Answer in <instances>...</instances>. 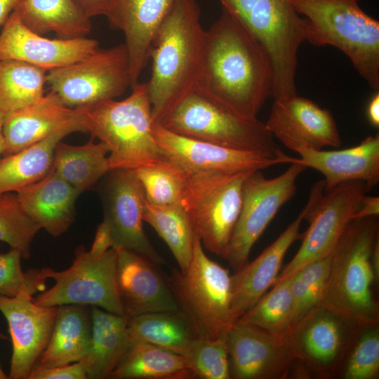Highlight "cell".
<instances>
[{
  "label": "cell",
  "instance_id": "cell-1",
  "mask_svg": "<svg viewBox=\"0 0 379 379\" xmlns=\"http://www.w3.org/2000/svg\"><path fill=\"white\" fill-rule=\"evenodd\" d=\"M273 79L272 63L266 49L222 9L206 31L198 86L234 113L255 119L272 95Z\"/></svg>",
  "mask_w": 379,
  "mask_h": 379
},
{
  "label": "cell",
  "instance_id": "cell-2",
  "mask_svg": "<svg viewBox=\"0 0 379 379\" xmlns=\"http://www.w3.org/2000/svg\"><path fill=\"white\" fill-rule=\"evenodd\" d=\"M200 16L197 0H175L154 39L147 84L155 124L199 84L206 31Z\"/></svg>",
  "mask_w": 379,
  "mask_h": 379
},
{
  "label": "cell",
  "instance_id": "cell-3",
  "mask_svg": "<svg viewBox=\"0 0 379 379\" xmlns=\"http://www.w3.org/2000/svg\"><path fill=\"white\" fill-rule=\"evenodd\" d=\"M378 232V217L354 218L348 223L333 250L328 278L319 304L364 328L379 321L371 265Z\"/></svg>",
  "mask_w": 379,
  "mask_h": 379
},
{
  "label": "cell",
  "instance_id": "cell-4",
  "mask_svg": "<svg viewBox=\"0 0 379 379\" xmlns=\"http://www.w3.org/2000/svg\"><path fill=\"white\" fill-rule=\"evenodd\" d=\"M125 99L85 107V131L109 149L110 169L135 170L165 160L154 135L147 84L138 83Z\"/></svg>",
  "mask_w": 379,
  "mask_h": 379
},
{
  "label": "cell",
  "instance_id": "cell-5",
  "mask_svg": "<svg viewBox=\"0 0 379 379\" xmlns=\"http://www.w3.org/2000/svg\"><path fill=\"white\" fill-rule=\"evenodd\" d=\"M293 5L308 21L306 41L340 50L368 86L378 89L379 22L357 0H293Z\"/></svg>",
  "mask_w": 379,
  "mask_h": 379
},
{
  "label": "cell",
  "instance_id": "cell-6",
  "mask_svg": "<svg viewBox=\"0 0 379 379\" xmlns=\"http://www.w3.org/2000/svg\"><path fill=\"white\" fill-rule=\"evenodd\" d=\"M158 124L183 136L232 149L272 158L287 156L277 146L265 123L234 113L199 86L181 98Z\"/></svg>",
  "mask_w": 379,
  "mask_h": 379
},
{
  "label": "cell",
  "instance_id": "cell-7",
  "mask_svg": "<svg viewBox=\"0 0 379 379\" xmlns=\"http://www.w3.org/2000/svg\"><path fill=\"white\" fill-rule=\"evenodd\" d=\"M264 46L271 59L274 100L296 94L298 52L306 41L308 21L293 0H219Z\"/></svg>",
  "mask_w": 379,
  "mask_h": 379
},
{
  "label": "cell",
  "instance_id": "cell-8",
  "mask_svg": "<svg viewBox=\"0 0 379 379\" xmlns=\"http://www.w3.org/2000/svg\"><path fill=\"white\" fill-rule=\"evenodd\" d=\"M178 307L197 338H227L234 324L231 314V275L210 259L195 235L187 270L173 268L165 276Z\"/></svg>",
  "mask_w": 379,
  "mask_h": 379
},
{
  "label": "cell",
  "instance_id": "cell-9",
  "mask_svg": "<svg viewBox=\"0 0 379 379\" xmlns=\"http://www.w3.org/2000/svg\"><path fill=\"white\" fill-rule=\"evenodd\" d=\"M184 173L181 205L194 234L209 252L225 258L240 213L244 182L252 172Z\"/></svg>",
  "mask_w": 379,
  "mask_h": 379
},
{
  "label": "cell",
  "instance_id": "cell-10",
  "mask_svg": "<svg viewBox=\"0 0 379 379\" xmlns=\"http://www.w3.org/2000/svg\"><path fill=\"white\" fill-rule=\"evenodd\" d=\"M46 84L70 108L91 107L121 95L131 87L124 44L98 49L86 58L47 72Z\"/></svg>",
  "mask_w": 379,
  "mask_h": 379
},
{
  "label": "cell",
  "instance_id": "cell-11",
  "mask_svg": "<svg viewBox=\"0 0 379 379\" xmlns=\"http://www.w3.org/2000/svg\"><path fill=\"white\" fill-rule=\"evenodd\" d=\"M364 328L318 305L284 334L295 357L320 378L340 375L347 357Z\"/></svg>",
  "mask_w": 379,
  "mask_h": 379
},
{
  "label": "cell",
  "instance_id": "cell-12",
  "mask_svg": "<svg viewBox=\"0 0 379 379\" xmlns=\"http://www.w3.org/2000/svg\"><path fill=\"white\" fill-rule=\"evenodd\" d=\"M117 250L113 247L101 255H95L80 246L75 250L69 268L62 271L41 269L44 277L53 279L55 284L32 300L46 307L69 304L96 306L124 315L117 288Z\"/></svg>",
  "mask_w": 379,
  "mask_h": 379
},
{
  "label": "cell",
  "instance_id": "cell-13",
  "mask_svg": "<svg viewBox=\"0 0 379 379\" xmlns=\"http://www.w3.org/2000/svg\"><path fill=\"white\" fill-rule=\"evenodd\" d=\"M307 168L293 162L281 175L266 178L250 173L242 190V202L225 257L235 270L246 263L250 252L279 210L295 194L296 181Z\"/></svg>",
  "mask_w": 379,
  "mask_h": 379
},
{
  "label": "cell",
  "instance_id": "cell-14",
  "mask_svg": "<svg viewBox=\"0 0 379 379\" xmlns=\"http://www.w3.org/2000/svg\"><path fill=\"white\" fill-rule=\"evenodd\" d=\"M325 192L307 215L310 226L302 244L275 283L331 253L368 191L364 182L354 180Z\"/></svg>",
  "mask_w": 379,
  "mask_h": 379
},
{
  "label": "cell",
  "instance_id": "cell-15",
  "mask_svg": "<svg viewBox=\"0 0 379 379\" xmlns=\"http://www.w3.org/2000/svg\"><path fill=\"white\" fill-rule=\"evenodd\" d=\"M154 138L164 157L187 172L237 173L261 171L294 157L272 158L183 136L154 123Z\"/></svg>",
  "mask_w": 379,
  "mask_h": 379
},
{
  "label": "cell",
  "instance_id": "cell-16",
  "mask_svg": "<svg viewBox=\"0 0 379 379\" xmlns=\"http://www.w3.org/2000/svg\"><path fill=\"white\" fill-rule=\"evenodd\" d=\"M105 193L104 220L108 224L113 248H126L147 258L157 265L165 263L143 229L145 195L134 170L109 171Z\"/></svg>",
  "mask_w": 379,
  "mask_h": 379
},
{
  "label": "cell",
  "instance_id": "cell-17",
  "mask_svg": "<svg viewBox=\"0 0 379 379\" xmlns=\"http://www.w3.org/2000/svg\"><path fill=\"white\" fill-rule=\"evenodd\" d=\"M324 191L323 180L315 182L296 218L255 259L231 275V314L234 323L274 285L286 252L302 237L300 233L302 222Z\"/></svg>",
  "mask_w": 379,
  "mask_h": 379
},
{
  "label": "cell",
  "instance_id": "cell-18",
  "mask_svg": "<svg viewBox=\"0 0 379 379\" xmlns=\"http://www.w3.org/2000/svg\"><path fill=\"white\" fill-rule=\"evenodd\" d=\"M230 378H286L295 357L284 335L236 321L227 335Z\"/></svg>",
  "mask_w": 379,
  "mask_h": 379
},
{
  "label": "cell",
  "instance_id": "cell-19",
  "mask_svg": "<svg viewBox=\"0 0 379 379\" xmlns=\"http://www.w3.org/2000/svg\"><path fill=\"white\" fill-rule=\"evenodd\" d=\"M274 100L265 125L285 147L296 153L340 147V133L328 109L297 93Z\"/></svg>",
  "mask_w": 379,
  "mask_h": 379
},
{
  "label": "cell",
  "instance_id": "cell-20",
  "mask_svg": "<svg viewBox=\"0 0 379 379\" xmlns=\"http://www.w3.org/2000/svg\"><path fill=\"white\" fill-rule=\"evenodd\" d=\"M93 39H49L29 27L13 11L0 33V60H15L47 72L81 60L99 49Z\"/></svg>",
  "mask_w": 379,
  "mask_h": 379
},
{
  "label": "cell",
  "instance_id": "cell-21",
  "mask_svg": "<svg viewBox=\"0 0 379 379\" xmlns=\"http://www.w3.org/2000/svg\"><path fill=\"white\" fill-rule=\"evenodd\" d=\"M57 310L32 300L0 295V311L8 323L12 343L9 379H28L47 346Z\"/></svg>",
  "mask_w": 379,
  "mask_h": 379
},
{
  "label": "cell",
  "instance_id": "cell-22",
  "mask_svg": "<svg viewBox=\"0 0 379 379\" xmlns=\"http://www.w3.org/2000/svg\"><path fill=\"white\" fill-rule=\"evenodd\" d=\"M115 249L117 288L124 315L129 319L150 312L178 311L173 294L156 264L132 251Z\"/></svg>",
  "mask_w": 379,
  "mask_h": 379
},
{
  "label": "cell",
  "instance_id": "cell-23",
  "mask_svg": "<svg viewBox=\"0 0 379 379\" xmlns=\"http://www.w3.org/2000/svg\"><path fill=\"white\" fill-rule=\"evenodd\" d=\"M175 0H113L106 15L110 27L123 32L131 87L139 83L149 60L154 39Z\"/></svg>",
  "mask_w": 379,
  "mask_h": 379
},
{
  "label": "cell",
  "instance_id": "cell-24",
  "mask_svg": "<svg viewBox=\"0 0 379 379\" xmlns=\"http://www.w3.org/2000/svg\"><path fill=\"white\" fill-rule=\"evenodd\" d=\"M293 162L313 168L324 177L325 191L348 181L359 180L367 191L379 182V135H368L357 145L340 150L302 149ZM292 162V163H293Z\"/></svg>",
  "mask_w": 379,
  "mask_h": 379
},
{
  "label": "cell",
  "instance_id": "cell-25",
  "mask_svg": "<svg viewBox=\"0 0 379 379\" xmlns=\"http://www.w3.org/2000/svg\"><path fill=\"white\" fill-rule=\"evenodd\" d=\"M84 108L68 107L50 92L26 107L5 114L4 154L22 150L76 121L82 116Z\"/></svg>",
  "mask_w": 379,
  "mask_h": 379
},
{
  "label": "cell",
  "instance_id": "cell-26",
  "mask_svg": "<svg viewBox=\"0 0 379 379\" xmlns=\"http://www.w3.org/2000/svg\"><path fill=\"white\" fill-rule=\"evenodd\" d=\"M16 194L26 213L53 237L67 232L74 220V204L79 194L52 168Z\"/></svg>",
  "mask_w": 379,
  "mask_h": 379
},
{
  "label": "cell",
  "instance_id": "cell-27",
  "mask_svg": "<svg viewBox=\"0 0 379 379\" xmlns=\"http://www.w3.org/2000/svg\"><path fill=\"white\" fill-rule=\"evenodd\" d=\"M57 314L47 346L35 365L63 366L81 361L91 336V307L84 305L57 306Z\"/></svg>",
  "mask_w": 379,
  "mask_h": 379
},
{
  "label": "cell",
  "instance_id": "cell-28",
  "mask_svg": "<svg viewBox=\"0 0 379 379\" xmlns=\"http://www.w3.org/2000/svg\"><path fill=\"white\" fill-rule=\"evenodd\" d=\"M91 314L90 347L79 362L85 368L87 378H109L129 345L128 318L96 306H91Z\"/></svg>",
  "mask_w": 379,
  "mask_h": 379
},
{
  "label": "cell",
  "instance_id": "cell-29",
  "mask_svg": "<svg viewBox=\"0 0 379 379\" xmlns=\"http://www.w3.org/2000/svg\"><path fill=\"white\" fill-rule=\"evenodd\" d=\"M77 131H86L83 114L76 121L44 140L1 158L0 194L16 192L46 176L52 168L57 144L67 135Z\"/></svg>",
  "mask_w": 379,
  "mask_h": 379
},
{
  "label": "cell",
  "instance_id": "cell-30",
  "mask_svg": "<svg viewBox=\"0 0 379 379\" xmlns=\"http://www.w3.org/2000/svg\"><path fill=\"white\" fill-rule=\"evenodd\" d=\"M14 11L41 35L53 32L58 38L76 39L87 36L92 28L91 18L76 0H22Z\"/></svg>",
  "mask_w": 379,
  "mask_h": 379
},
{
  "label": "cell",
  "instance_id": "cell-31",
  "mask_svg": "<svg viewBox=\"0 0 379 379\" xmlns=\"http://www.w3.org/2000/svg\"><path fill=\"white\" fill-rule=\"evenodd\" d=\"M194 378L186 359L144 342L129 343L112 372L114 379H189Z\"/></svg>",
  "mask_w": 379,
  "mask_h": 379
},
{
  "label": "cell",
  "instance_id": "cell-32",
  "mask_svg": "<svg viewBox=\"0 0 379 379\" xmlns=\"http://www.w3.org/2000/svg\"><path fill=\"white\" fill-rule=\"evenodd\" d=\"M109 149L93 138L84 145L58 142L55 148L52 169L80 194L96 183L111 169Z\"/></svg>",
  "mask_w": 379,
  "mask_h": 379
},
{
  "label": "cell",
  "instance_id": "cell-33",
  "mask_svg": "<svg viewBox=\"0 0 379 379\" xmlns=\"http://www.w3.org/2000/svg\"><path fill=\"white\" fill-rule=\"evenodd\" d=\"M127 335L129 343H151L184 357L197 338L179 311L150 312L131 317Z\"/></svg>",
  "mask_w": 379,
  "mask_h": 379
},
{
  "label": "cell",
  "instance_id": "cell-34",
  "mask_svg": "<svg viewBox=\"0 0 379 379\" xmlns=\"http://www.w3.org/2000/svg\"><path fill=\"white\" fill-rule=\"evenodd\" d=\"M143 221L165 241L179 269L185 272L192 259L194 232L181 204L156 205L145 200Z\"/></svg>",
  "mask_w": 379,
  "mask_h": 379
},
{
  "label": "cell",
  "instance_id": "cell-35",
  "mask_svg": "<svg viewBox=\"0 0 379 379\" xmlns=\"http://www.w3.org/2000/svg\"><path fill=\"white\" fill-rule=\"evenodd\" d=\"M47 71L15 60H0V111L6 114L41 98Z\"/></svg>",
  "mask_w": 379,
  "mask_h": 379
},
{
  "label": "cell",
  "instance_id": "cell-36",
  "mask_svg": "<svg viewBox=\"0 0 379 379\" xmlns=\"http://www.w3.org/2000/svg\"><path fill=\"white\" fill-rule=\"evenodd\" d=\"M292 275L274 283L236 321L249 324L274 334L284 335L293 324V302L291 291Z\"/></svg>",
  "mask_w": 379,
  "mask_h": 379
},
{
  "label": "cell",
  "instance_id": "cell-37",
  "mask_svg": "<svg viewBox=\"0 0 379 379\" xmlns=\"http://www.w3.org/2000/svg\"><path fill=\"white\" fill-rule=\"evenodd\" d=\"M146 200L156 205L181 204L184 171L168 159L134 170Z\"/></svg>",
  "mask_w": 379,
  "mask_h": 379
},
{
  "label": "cell",
  "instance_id": "cell-38",
  "mask_svg": "<svg viewBox=\"0 0 379 379\" xmlns=\"http://www.w3.org/2000/svg\"><path fill=\"white\" fill-rule=\"evenodd\" d=\"M41 226L24 210L17 194H0V241L18 251L22 258L31 256V244Z\"/></svg>",
  "mask_w": 379,
  "mask_h": 379
},
{
  "label": "cell",
  "instance_id": "cell-39",
  "mask_svg": "<svg viewBox=\"0 0 379 379\" xmlns=\"http://www.w3.org/2000/svg\"><path fill=\"white\" fill-rule=\"evenodd\" d=\"M333 251L293 273L291 291L293 302V324L319 304L326 286L332 260Z\"/></svg>",
  "mask_w": 379,
  "mask_h": 379
},
{
  "label": "cell",
  "instance_id": "cell-40",
  "mask_svg": "<svg viewBox=\"0 0 379 379\" xmlns=\"http://www.w3.org/2000/svg\"><path fill=\"white\" fill-rule=\"evenodd\" d=\"M22 258L20 253L12 248L0 253V295L33 300L37 292L45 291L46 279L41 270L23 272Z\"/></svg>",
  "mask_w": 379,
  "mask_h": 379
},
{
  "label": "cell",
  "instance_id": "cell-41",
  "mask_svg": "<svg viewBox=\"0 0 379 379\" xmlns=\"http://www.w3.org/2000/svg\"><path fill=\"white\" fill-rule=\"evenodd\" d=\"M194 378L230 379V360L227 338H197L185 357Z\"/></svg>",
  "mask_w": 379,
  "mask_h": 379
},
{
  "label": "cell",
  "instance_id": "cell-42",
  "mask_svg": "<svg viewBox=\"0 0 379 379\" xmlns=\"http://www.w3.org/2000/svg\"><path fill=\"white\" fill-rule=\"evenodd\" d=\"M379 375L378 324L363 329L352 347L340 378L375 379Z\"/></svg>",
  "mask_w": 379,
  "mask_h": 379
},
{
  "label": "cell",
  "instance_id": "cell-43",
  "mask_svg": "<svg viewBox=\"0 0 379 379\" xmlns=\"http://www.w3.org/2000/svg\"><path fill=\"white\" fill-rule=\"evenodd\" d=\"M87 375L81 362L54 367L35 365L28 379H86Z\"/></svg>",
  "mask_w": 379,
  "mask_h": 379
},
{
  "label": "cell",
  "instance_id": "cell-44",
  "mask_svg": "<svg viewBox=\"0 0 379 379\" xmlns=\"http://www.w3.org/2000/svg\"><path fill=\"white\" fill-rule=\"evenodd\" d=\"M113 247V238L108 224L103 220L99 225L90 250L95 255H101Z\"/></svg>",
  "mask_w": 379,
  "mask_h": 379
},
{
  "label": "cell",
  "instance_id": "cell-45",
  "mask_svg": "<svg viewBox=\"0 0 379 379\" xmlns=\"http://www.w3.org/2000/svg\"><path fill=\"white\" fill-rule=\"evenodd\" d=\"M76 1L92 18L98 15L106 16L113 0H76Z\"/></svg>",
  "mask_w": 379,
  "mask_h": 379
},
{
  "label": "cell",
  "instance_id": "cell-46",
  "mask_svg": "<svg viewBox=\"0 0 379 379\" xmlns=\"http://www.w3.org/2000/svg\"><path fill=\"white\" fill-rule=\"evenodd\" d=\"M379 214L378 197H369L365 195L361 203L353 215L352 219L366 217H378Z\"/></svg>",
  "mask_w": 379,
  "mask_h": 379
},
{
  "label": "cell",
  "instance_id": "cell-47",
  "mask_svg": "<svg viewBox=\"0 0 379 379\" xmlns=\"http://www.w3.org/2000/svg\"><path fill=\"white\" fill-rule=\"evenodd\" d=\"M366 116L370 124L375 127H379V93L377 91L370 99L367 108Z\"/></svg>",
  "mask_w": 379,
  "mask_h": 379
},
{
  "label": "cell",
  "instance_id": "cell-48",
  "mask_svg": "<svg viewBox=\"0 0 379 379\" xmlns=\"http://www.w3.org/2000/svg\"><path fill=\"white\" fill-rule=\"evenodd\" d=\"M22 0H0V26L3 25L9 15L16 9Z\"/></svg>",
  "mask_w": 379,
  "mask_h": 379
},
{
  "label": "cell",
  "instance_id": "cell-49",
  "mask_svg": "<svg viewBox=\"0 0 379 379\" xmlns=\"http://www.w3.org/2000/svg\"><path fill=\"white\" fill-rule=\"evenodd\" d=\"M371 265L374 274L375 281L379 279V241L375 244L371 254Z\"/></svg>",
  "mask_w": 379,
  "mask_h": 379
},
{
  "label": "cell",
  "instance_id": "cell-50",
  "mask_svg": "<svg viewBox=\"0 0 379 379\" xmlns=\"http://www.w3.org/2000/svg\"><path fill=\"white\" fill-rule=\"evenodd\" d=\"M5 117V113L0 111V159L1 156L4 154L6 149V142L3 133V125Z\"/></svg>",
  "mask_w": 379,
  "mask_h": 379
},
{
  "label": "cell",
  "instance_id": "cell-51",
  "mask_svg": "<svg viewBox=\"0 0 379 379\" xmlns=\"http://www.w3.org/2000/svg\"><path fill=\"white\" fill-rule=\"evenodd\" d=\"M0 339L6 340L7 339V337L6 335H5L4 334L0 332ZM7 378H8V376L4 372V371L0 366V379H7Z\"/></svg>",
  "mask_w": 379,
  "mask_h": 379
},
{
  "label": "cell",
  "instance_id": "cell-52",
  "mask_svg": "<svg viewBox=\"0 0 379 379\" xmlns=\"http://www.w3.org/2000/svg\"><path fill=\"white\" fill-rule=\"evenodd\" d=\"M357 1H359V0H357Z\"/></svg>",
  "mask_w": 379,
  "mask_h": 379
}]
</instances>
